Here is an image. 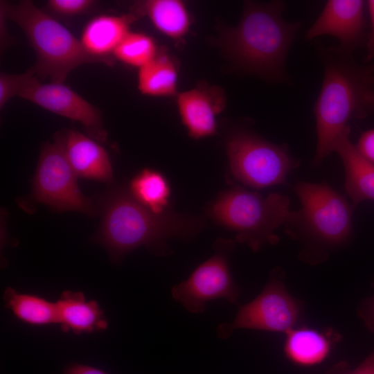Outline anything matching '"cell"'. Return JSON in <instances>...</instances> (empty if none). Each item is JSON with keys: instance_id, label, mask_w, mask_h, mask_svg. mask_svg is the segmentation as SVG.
<instances>
[{"instance_id": "22", "label": "cell", "mask_w": 374, "mask_h": 374, "mask_svg": "<svg viewBox=\"0 0 374 374\" xmlns=\"http://www.w3.org/2000/svg\"><path fill=\"white\" fill-rule=\"evenodd\" d=\"M129 192L151 211L157 214L166 212L170 188L167 179L159 172L143 169L130 181Z\"/></svg>"}, {"instance_id": "20", "label": "cell", "mask_w": 374, "mask_h": 374, "mask_svg": "<svg viewBox=\"0 0 374 374\" xmlns=\"http://www.w3.org/2000/svg\"><path fill=\"white\" fill-rule=\"evenodd\" d=\"M177 68L174 60L164 53L158 52L154 59L139 69L137 87L145 96H177Z\"/></svg>"}, {"instance_id": "8", "label": "cell", "mask_w": 374, "mask_h": 374, "mask_svg": "<svg viewBox=\"0 0 374 374\" xmlns=\"http://www.w3.org/2000/svg\"><path fill=\"white\" fill-rule=\"evenodd\" d=\"M31 197L54 211H73L89 216L98 213L94 202L80 190L77 176L64 150V132H57L53 142L42 145L33 179Z\"/></svg>"}, {"instance_id": "3", "label": "cell", "mask_w": 374, "mask_h": 374, "mask_svg": "<svg viewBox=\"0 0 374 374\" xmlns=\"http://www.w3.org/2000/svg\"><path fill=\"white\" fill-rule=\"evenodd\" d=\"M96 207L101 221L91 241L104 247L115 262L141 246L157 255L170 253L168 239L187 238L197 230L181 216L151 211L122 188L114 187L103 193Z\"/></svg>"}, {"instance_id": "13", "label": "cell", "mask_w": 374, "mask_h": 374, "mask_svg": "<svg viewBox=\"0 0 374 374\" xmlns=\"http://www.w3.org/2000/svg\"><path fill=\"white\" fill-rule=\"evenodd\" d=\"M177 106L181 121L193 139L214 135L217 116L225 106L220 88L199 86L178 93Z\"/></svg>"}, {"instance_id": "5", "label": "cell", "mask_w": 374, "mask_h": 374, "mask_svg": "<svg viewBox=\"0 0 374 374\" xmlns=\"http://www.w3.org/2000/svg\"><path fill=\"white\" fill-rule=\"evenodd\" d=\"M3 17L15 22L24 31L34 49L37 60L31 68L39 79L64 83L78 66L90 63L114 64V60L89 55L66 28L29 0L17 3H1Z\"/></svg>"}, {"instance_id": "18", "label": "cell", "mask_w": 374, "mask_h": 374, "mask_svg": "<svg viewBox=\"0 0 374 374\" xmlns=\"http://www.w3.org/2000/svg\"><path fill=\"white\" fill-rule=\"evenodd\" d=\"M338 334L329 330H317L308 327L293 328L286 333L284 352L292 362L301 366L321 363L329 355Z\"/></svg>"}, {"instance_id": "15", "label": "cell", "mask_w": 374, "mask_h": 374, "mask_svg": "<svg viewBox=\"0 0 374 374\" xmlns=\"http://www.w3.org/2000/svg\"><path fill=\"white\" fill-rule=\"evenodd\" d=\"M348 125L337 139L333 152L345 169L344 187L355 208L365 200H374V163L363 157L350 140Z\"/></svg>"}, {"instance_id": "2", "label": "cell", "mask_w": 374, "mask_h": 374, "mask_svg": "<svg viewBox=\"0 0 374 374\" xmlns=\"http://www.w3.org/2000/svg\"><path fill=\"white\" fill-rule=\"evenodd\" d=\"M285 8L281 1H245L238 25L224 32L221 46L240 73L273 83L290 82L286 62L301 24L285 20Z\"/></svg>"}, {"instance_id": "7", "label": "cell", "mask_w": 374, "mask_h": 374, "mask_svg": "<svg viewBox=\"0 0 374 374\" xmlns=\"http://www.w3.org/2000/svg\"><path fill=\"white\" fill-rule=\"evenodd\" d=\"M231 173L241 183L260 189L287 183L300 166L287 144H276L246 128L233 131L226 141Z\"/></svg>"}, {"instance_id": "14", "label": "cell", "mask_w": 374, "mask_h": 374, "mask_svg": "<svg viewBox=\"0 0 374 374\" xmlns=\"http://www.w3.org/2000/svg\"><path fill=\"white\" fill-rule=\"evenodd\" d=\"M64 132L65 154L77 177L112 183L110 159L98 141L75 130Z\"/></svg>"}, {"instance_id": "27", "label": "cell", "mask_w": 374, "mask_h": 374, "mask_svg": "<svg viewBox=\"0 0 374 374\" xmlns=\"http://www.w3.org/2000/svg\"><path fill=\"white\" fill-rule=\"evenodd\" d=\"M359 315L366 328L374 333V296L363 301L359 309Z\"/></svg>"}, {"instance_id": "26", "label": "cell", "mask_w": 374, "mask_h": 374, "mask_svg": "<svg viewBox=\"0 0 374 374\" xmlns=\"http://www.w3.org/2000/svg\"><path fill=\"white\" fill-rule=\"evenodd\" d=\"M355 146L363 157L374 163V128L364 132Z\"/></svg>"}, {"instance_id": "23", "label": "cell", "mask_w": 374, "mask_h": 374, "mask_svg": "<svg viewBox=\"0 0 374 374\" xmlns=\"http://www.w3.org/2000/svg\"><path fill=\"white\" fill-rule=\"evenodd\" d=\"M154 41L141 33L129 32L113 52L114 59L140 69L157 55Z\"/></svg>"}, {"instance_id": "6", "label": "cell", "mask_w": 374, "mask_h": 374, "mask_svg": "<svg viewBox=\"0 0 374 374\" xmlns=\"http://www.w3.org/2000/svg\"><path fill=\"white\" fill-rule=\"evenodd\" d=\"M284 195H262L243 187H233L220 194L210 210L212 217L235 233V240L253 251L263 245L276 244V231L284 226L291 210Z\"/></svg>"}, {"instance_id": "17", "label": "cell", "mask_w": 374, "mask_h": 374, "mask_svg": "<svg viewBox=\"0 0 374 374\" xmlns=\"http://www.w3.org/2000/svg\"><path fill=\"white\" fill-rule=\"evenodd\" d=\"M137 19L134 12L122 15H100L89 20L82 30L80 42L91 55L113 60L110 55L130 32Z\"/></svg>"}, {"instance_id": "12", "label": "cell", "mask_w": 374, "mask_h": 374, "mask_svg": "<svg viewBox=\"0 0 374 374\" xmlns=\"http://www.w3.org/2000/svg\"><path fill=\"white\" fill-rule=\"evenodd\" d=\"M362 0H329L305 34L307 40L323 35L337 38V46L353 54L364 38V8Z\"/></svg>"}, {"instance_id": "21", "label": "cell", "mask_w": 374, "mask_h": 374, "mask_svg": "<svg viewBox=\"0 0 374 374\" xmlns=\"http://www.w3.org/2000/svg\"><path fill=\"white\" fill-rule=\"evenodd\" d=\"M5 308L21 321L37 326L58 323L55 303L35 294L18 292L8 287L3 293Z\"/></svg>"}, {"instance_id": "24", "label": "cell", "mask_w": 374, "mask_h": 374, "mask_svg": "<svg viewBox=\"0 0 374 374\" xmlns=\"http://www.w3.org/2000/svg\"><path fill=\"white\" fill-rule=\"evenodd\" d=\"M94 4L92 0H49L46 8L58 16L69 17L86 12Z\"/></svg>"}, {"instance_id": "11", "label": "cell", "mask_w": 374, "mask_h": 374, "mask_svg": "<svg viewBox=\"0 0 374 374\" xmlns=\"http://www.w3.org/2000/svg\"><path fill=\"white\" fill-rule=\"evenodd\" d=\"M17 96L80 123L87 135L98 142L107 140L100 110L64 83H42L30 68Z\"/></svg>"}, {"instance_id": "16", "label": "cell", "mask_w": 374, "mask_h": 374, "mask_svg": "<svg viewBox=\"0 0 374 374\" xmlns=\"http://www.w3.org/2000/svg\"><path fill=\"white\" fill-rule=\"evenodd\" d=\"M55 303L58 323L63 332L80 335L103 331L108 327L98 301H87L82 292L64 291Z\"/></svg>"}, {"instance_id": "9", "label": "cell", "mask_w": 374, "mask_h": 374, "mask_svg": "<svg viewBox=\"0 0 374 374\" xmlns=\"http://www.w3.org/2000/svg\"><path fill=\"white\" fill-rule=\"evenodd\" d=\"M283 278V271L274 269L262 291L239 308L233 321L217 326V337L226 339L237 329L287 333L294 328L302 319L303 304L287 292Z\"/></svg>"}, {"instance_id": "25", "label": "cell", "mask_w": 374, "mask_h": 374, "mask_svg": "<svg viewBox=\"0 0 374 374\" xmlns=\"http://www.w3.org/2000/svg\"><path fill=\"white\" fill-rule=\"evenodd\" d=\"M29 74L28 70L21 74L1 72L0 74V108L14 96H17Z\"/></svg>"}, {"instance_id": "19", "label": "cell", "mask_w": 374, "mask_h": 374, "mask_svg": "<svg viewBox=\"0 0 374 374\" xmlns=\"http://www.w3.org/2000/svg\"><path fill=\"white\" fill-rule=\"evenodd\" d=\"M136 15L148 16L153 26L172 39H180L189 30L190 19L186 5L179 0H148L138 3Z\"/></svg>"}, {"instance_id": "1", "label": "cell", "mask_w": 374, "mask_h": 374, "mask_svg": "<svg viewBox=\"0 0 374 374\" xmlns=\"http://www.w3.org/2000/svg\"><path fill=\"white\" fill-rule=\"evenodd\" d=\"M321 87L313 112L317 137L313 165L333 152L334 144L353 119L374 114V65L356 62L337 46H321Z\"/></svg>"}, {"instance_id": "10", "label": "cell", "mask_w": 374, "mask_h": 374, "mask_svg": "<svg viewBox=\"0 0 374 374\" xmlns=\"http://www.w3.org/2000/svg\"><path fill=\"white\" fill-rule=\"evenodd\" d=\"M215 247L213 256L200 264L186 280L172 287L173 299L191 313H202L206 303L215 299L238 303L240 288L233 279L229 262L233 243L219 242Z\"/></svg>"}, {"instance_id": "30", "label": "cell", "mask_w": 374, "mask_h": 374, "mask_svg": "<svg viewBox=\"0 0 374 374\" xmlns=\"http://www.w3.org/2000/svg\"><path fill=\"white\" fill-rule=\"evenodd\" d=\"M339 374H374V353L371 354L355 370L345 371Z\"/></svg>"}, {"instance_id": "4", "label": "cell", "mask_w": 374, "mask_h": 374, "mask_svg": "<svg viewBox=\"0 0 374 374\" xmlns=\"http://www.w3.org/2000/svg\"><path fill=\"white\" fill-rule=\"evenodd\" d=\"M294 190L301 208L290 211L285 231L302 245L301 256L305 261L320 262L327 258L330 251L350 238L354 207L326 181H299Z\"/></svg>"}, {"instance_id": "29", "label": "cell", "mask_w": 374, "mask_h": 374, "mask_svg": "<svg viewBox=\"0 0 374 374\" xmlns=\"http://www.w3.org/2000/svg\"><path fill=\"white\" fill-rule=\"evenodd\" d=\"M62 374H107L98 368L78 363H70L66 365Z\"/></svg>"}, {"instance_id": "28", "label": "cell", "mask_w": 374, "mask_h": 374, "mask_svg": "<svg viewBox=\"0 0 374 374\" xmlns=\"http://www.w3.org/2000/svg\"><path fill=\"white\" fill-rule=\"evenodd\" d=\"M370 20V32L366 38V56L368 62L374 60V0H369L366 2Z\"/></svg>"}]
</instances>
